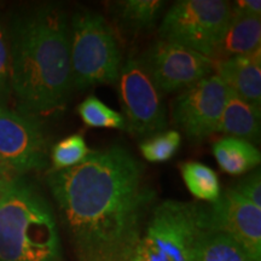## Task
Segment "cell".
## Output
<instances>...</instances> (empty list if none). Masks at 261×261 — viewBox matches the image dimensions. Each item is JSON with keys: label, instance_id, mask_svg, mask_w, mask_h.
Instances as JSON below:
<instances>
[{"label": "cell", "instance_id": "6da1fadb", "mask_svg": "<svg viewBox=\"0 0 261 261\" xmlns=\"http://www.w3.org/2000/svg\"><path fill=\"white\" fill-rule=\"evenodd\" d=\"M47 185L77 261H130L156 192L128 149L92 151L75 167L48 173Z\"/></svg>", "mask_w": 261, "mask_h": 261}, {"label": "cell", "instance_id": "7a4b0ae2", "mask_svg": "<svg viewBox=\"0 0 261 261\" xmlns=\"http://www.w3.org/2000/svg\"><path fill=\"white\" fill-rule=\"evenodd\" d=\"M8 39L11 91L22 114L47 116L63 109L74 87L63 6L41 4L17 15Z\"/></svg>", "mask_w": 261, "mask_h": 261}, {"label": "cell", "instance_id": "3957f363", "mask_svg": "<svg viewBox=\"0 0 261 261\" xmlns=\"http://www.w3.org/2000/svg\"><path fill=\"white\" fill-rule=\"evenodd\" d=\"M0 261H62L54 212L22 177L10 181L0 197Z\"/></svg>", "mask_w": 261, "mask_h": 261}, {"label": "cell", "instance_id": "277c9868", "mask_svg": "<svg viewBox=\"0 0 261 261\" xmlns=\"http://www.w3.org/2000/svg\"><path fill=\"white\" fill-rule=\"evenodd\" d=\"M210 231V204L163 201L149 215L130 261H191L202 234Z\"/></svg>", "mask_w": 261, "mask_h": 261}, {"label": "cell", "instance_id": "5b68a950", "mask_svg": "<svg viewBox=\"0 0 261 261\" xmlns=\"http://www.w3.org/2000/svg\"><path fill=\"white\" fill-rule=\"evenodd\" d=\"M69 45L75 89L117 83L121 52L115 33L102 15L86 9L75 12L69 23Z\"/></svg>", "mask_w": 261, "mask_h": 261}, {"label": "cell", "instance_id": "8992f818", "mask_svg": "<svg viewBox=\"0 0 261 261\" xmlns=\"http://www.w3.org/2000/svg\"><path fill=\"white\" fill-rule=\"evenodd\" d=\"M230 18V2L179 0L163 16L159 28L160 39L181 45L212 60Z\"/></svg>", "mask_w": 261, "mask_h": 261}, {"label": "cell", "instance_id": "52a82bcc", "mask_svg": "<svg viewBox=\"0 0 261 261\" xmlns=\"http://www.w3.org/2000/svg\"><path fill=\"white\" fill-rule=\"evenodd\" d=\"M125 128L136 138L145 139L166 130L167 113L162 93L146 73L139 58L128 56L117 79Z\"/></svg>", "mask_w": 261, "mask_h": 261}, {"label": "cell", "instance_id": "ba28073f", "mask_svg": "<svg viewBox=\"0 0 261 261\" xmlns=\"http://www.w3.org/2000/svg\"><path fill=\"white\" fill-rule=\"evenodd\" d=\"M230 92L217 75L204 77L175 97L173 121L191 142H203L217 133Z\"/></svg>", "mask_w": 261, "mask_h": 261}, {"label": "cell", "instance_id": "9c48e42d", "mask_svg": "<svg viewBox=\"0 0 261 261\" xmlns=\"http://www.w3.org/2000/svg\"><path fill=\"white\" fill-rule=\"evenodd\" d=\"M139 61L162 94L188 89L214 71L210 57L161 39L152 42Z\"/></svg>", "mask_w": 261, "mask_h": 261}, {"label": "cell", "instance_id": "30bf717a", "mask_svg": "<svg viewBox=\"0 0 261 261\" xmlns=\"http://www.w3.org/2000/svg\"><path fill=\"white\" fill-rule=\"evenodd\" d=\"M0 162L15 177L47 166V140L34 117L0 107Z\"/></svg>", "mask_w": 261, "mask_h": 261}, {"label": "cell", "instance_id": "8fae6325", "mask_svg": "<svg viewBox=\"0 0 261 261\" xmlns=\"http://www.w3.org/2000/svg\"><path fill=\"white\" fill-rule=\"evenodd\" d=\"M210 230L232 238L255 261H261V208L232 188L210 203Z\"/></svg>", "mask_w": 261, "mask_h": 261}, {"label": "cell", "instance_id": "7c38bea8", "mask_svg": "<svg viewBox=\"0 0 261 261\" xmlns=\"http://www.w3.org/2000/svg\"><path fill=\"white\" fill-rule=\"evenodd\" d=\"M218 77L246 102L261 109V50L247 56L213 61Z\"/></svg>", "mask_w": 261, "mask_h": 261}, {"label": "cell", "instance_id": "4fadbf2b", "mask_svg": "<svg viewBox=\"0 0 261 261\" xmlns=\"http://www.w3.org/2000/svg\"><path fill=\"white\" fill-rule=\"evenodd\" d=\"M261 50V17L236 11L231 6V18L215 48L213 61L247 56Z\"/></svg>", "mask_w": 261, "mask_h": 261}, {"label": "cell", "instance_id": "5bb4252c", "mask_svg": "<svg viewBox=\"0 0 261 261\" xmlns=\"http://www.w3.org/2000/svg\"><path fill=\"white\" fill-rule=\"evenodd\" d=\"M260 115L257 109L231 91L221 114L217 133L240 138L250 144L260 142Z\"/></svg>", "mask_w": 261, "mask_h": 261}, {"label": "cell", "instance_id": "9a60e30c", "mask_svg": "<svg viewBox=\"0 0 261 261\" xmlns=\"http://www.w3.org/2000/svg\"><path fill=\"white\" fill-rule=\"evenodd\" d=\"M162 0H121L112 4L113 14L127 34H140L158 23L165 9Z\"/></svg>", "mask_w": 261, "mask_h": 261}, {"label": "cell", "instance_id": "2e32d148", "mask_svg": "<svg viewBox=\"0 0 261 261\" xmlns=\"http://www.w3.org/2000/svg\"><path fill=\"white\" fill-rule=\"evenodd\" d=\"M213 154L220 168L231 175L250 172L261 162V154L255 145L230 136H225L214 143Z\"/></svg>", "mask_w": 261, "mask_h": 261}, {"label": "cell", "instance_id": "e0dca14e", "mask_svg": "<svg viewBox=\"0 0 261 261\" xmlns=\"http://www.w3.org/2000/svg\"><path fill=\"white\" fill-rule=\"evenodd\" d=\"M191 261H255L232 238L207 231L196 244Z\"/></svg>", "mask_w": 261, "mask_h": 261}, {"label": "cell", "instance_id": "ac0fdd59", "mask_svg": "<svg viewBox=\"0 0 261 261\" xmlns=\"http://www.w3.org/2000/svg\"><path fill=\"white\" fill-rule=\"evenodd\" d=\"M182 180L197 200L214 203L221 195L218 174L208 166L200 162H184L180 165Z\"/></svg>", "mask_w": 261, "mask_h": 261}, {"label": "cell", "instance_id": "d6986e66", "mask_svg": "<svg viewBox=\"0 0 261 261\" xmlns=\"http://www.w3.org/2000/svg\"><path fill=\"white\" fill-rule=\"evenodd\" d=\"M77 114L89 127L115 129H123L126 127L122 114L109 108L93 94L85 98L77 106Z\"/></svg>", "mask_w": 261, "mask_h": 261}, {"label": "cell", "instance_id": "ffe728a7", "mask_svg": "<svg viewBox=\"0 0 261 261\" xmlns=\"http://www.w3.org/2000/svg\"><path fill=\"white\" fill-rule=\"evenodd\" d=\"M181 144V136L178 130H162L143 139L139 149L143 158L152 163L169 161L178 152Z\"/></svg>", "mask_w": 261, "mask_h": 261}, {"label": "cell", "instance_id": "44dd1931", "mask_svg": "<svg viewBox=\"0 0 261 261\" xmlns=\"http://www.w3.org/2000/svg\"><path fill=\"white\" fill-rule=\"evenodd\" d=\"M91 150L81 135H73L62 139L51 150L54 171H61L80 165L91 154Z\"/></svg>", "mask_w": 261, "mask_h": 261}, {"label": "cell", "instance_id": "7402d4cb", "mask_svg": "<svg viewBox=\"0 0 261 261\" xmlns=\"http://www.w3.org/2000/svg\"><path fill=\"white\" fill-rule=\"evenodd\" d=\"M11 93L8 31L0 19V107H8Z\"/></svg>", "mask_w": 261, "mask_h": 261}, {"label": "cell", "instance_id": "603a6c76", "mask_svg": "<svg viewBox=\"0 0 261 261\" xmlns=\"http://www.w3.org/2000/svg\"><path fill=\"white\" fill-rule=\"evenodd\" d=\"M232 189L250 203L261 208V172L259 168L254 169L247 177L241 179Z\"/></svg>", "mask_w": 261, "mask_h": 261}, {"label": "cell", "instance_id": "cb8c5ba5", "mask_svg": "<svg viewBox=\"0 0 261 261\" xmlns=\"http://www.w3.org/2000/svg\"><path fill=\"white\" fill-rule=\"evenodd\" d=\"M233 10L243 12V14L260 16L261 17V2L260 0H238L231 4Z\"/></svg>", "mask_w": 261, "mask_h": 261}, {"label": "cell", "instance_id": "d4e9b609", "mask_svg": "<svg viewBox=\"0 0 261 261\" xmlns=\"http://www.w3.org/2000/svg\"><path fill=\"white\" fill-rule=\"evenodd\" d=\"M15 178H17V177H15V175L12 174V173L10 172L2 162H0V180H3L5 182H10V181L14 180Z\"/></svg>", "mask_w": 261, "mask_h": 261}, {"label": "cell", "instance_id": "484cf974", "mask_svg": "<svg viewBox=\"0 0 261 261\" xmlns=\"http://www.w3.org/2000/svg\"><path fill=\"white\" fill-rule=\"evenodd\" d=\"M8 184H9V182H5V181L0 180V197H2L3 192L5 191V189H6V187H8Z\"/></svg>", "mask_w": 261, "mask_h": 261}]
</instances>
